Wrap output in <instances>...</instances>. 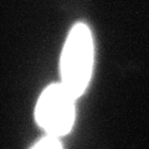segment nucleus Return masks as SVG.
Wrapping results in <instances>:
<instances>
[{"label":"nucleus","mask_w":149,"mask_h":149,"mask_svg":"<svg viewBox=\"0 0 149 149\" xmlns=\"http://www.w3.org/2000/svg\"><path fill=\"white\" fill-rule=\"evenodd\" d=\"M74 97L62 83L46 87L39 97L35 118L49 136L61 137L72 129L74 123Z\"/></svg>","instance_id":"2"},{"label":"nucleus","mask_w":149,"mask_h":149,"mask_svg":"<svg viewBox=\"0 0 149 149\" xmlns=\"http://www.w3.org/2000/svg\"><path fill=\"white\" fill-rule=\"evenodd\" d=\"M31 149H62V144L57 137L46 136L39 142H36L35 146L31 147Z\"/></svg>","instance_id":"3"},{"label":"nucleus","mask_w":149,"mask_h":149,"mask_svg":"<svg viewBox=\"0 0 149 149\" xmlns=\"http://www.w3.org/2000/svg\"><path fill=\"white\" fill-rule=\"evenodd\" d=\"M92 68L93 39L91 30L83 22H77L70 30L61 54V83L77 98L90 83Z\"/></svg>","instance_id":"1"}]
</instances>
